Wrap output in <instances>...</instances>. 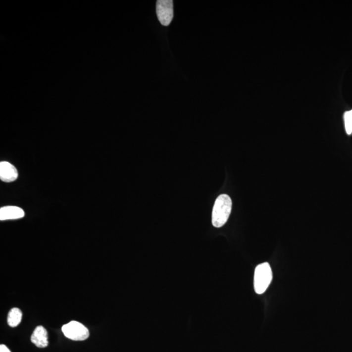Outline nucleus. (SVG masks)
<instances>
[{"label":"nucleus","instance_id":"nucleus-1","mask_svg":"<svg viewBox=\"0 0 352 352\" xmlns=\"http://www.w3.org/2000/svg\"><path fill=\"white\" fill-rule=\"evenodd\" d=\"M232 206L229 196L222 194L217 197L212 213V223L215 227L221 228L226 224L231 213Z\"/></svg>","mask_w":352,"mask_h":352},{"label":"nucleus","instance_id":"nucleus-2","mask_svg":"<svg viewBox=\"0 0 352 352\" xmlns=\"http://www.w3.org/2000/svg\"><path fill=\"white\" fill-rule=\"evenodd\" d=\"M273 279V273L268 263L258 265L255 269L254 285L255 292L262 294L266 291Z\"/></svg>","mask_w":352,"mask_h":352},{"label":"nucleus","instance_id":"nucleus-3","mask_svg":"<svg viewBox=\"0 0 352 352\" xmlns=\"http://www.w3.org/2000/svg\"><path fill=\"white\" fill-rule=\"evenodd\" d=\"M61 329L65 336L73 341H84L87 339L90 335L87 327L76 321H72L64 325Z\"/></svg>","mask_w":352,"mask_h":352},{"label":"nucleus","instance_id":"nucleus-4","mask_svg":"<svg viewBox=\"0 0 352 352\" xmlns=\"http://www.w3.org/2000/svg\"><path fill=\"white\" fill-rule=\"evenodd\" d=\"M156 14L162 25L169 26L174 17V6L172 0H158L156 2Z\"/></svg>","mask_w":352,"mask_h":352},{"label":"nucleus","instance_id":"nucleus-5","mask_svg":"<svg viewBox=\"0 0 352 352\" xmlns=\"http://www.w3.org/2000/svg\"><path fill=\"white\" fill-rule=\"evenodd\" d=\"M16 168L10 162L3 161L0 163V179L4 182H13L18 178Z\"/></svg>","mask_w":352,"mask_h":352},{"label":"nucleus","instance_id":"nucleus-6","mask_svg":"<svg viewBox=\"0 0 352 352\" xmlns=\"http://www.w3.org/2000/svg\"><path fill=\"white\" fill-rule=\"evenodd\" d=\"M25 215L24 210L16 206H5L0 209V220H16L22 219Z\"/></svg>","mask_w":352,"mask_h":352},{"label":"nucleus","instance_id":"nucleus-7","mask_svg":"<svg viewBox=\"0 0 352 352\" xmlns=\"http://www.w3.org/2000/svg\"><path fill=\"white\" fill-rule=\"evenodd\" d=\"M31 341L37 347L45 348L48 346V336L46 329L43 326H38L35 329L31 336Z\"/></svg>","mask_w":352,"mask_h":352},{"label":"nucleus","instance_id":"nucleus-8","mask_svg":"<svg viewBox=\"0 0 352 352\" xmlns=\"http://www.w3.org/2000/svg\"><path fill=\"white\" fill-rule=\"evenodd\" d=\"M22 318V313L21 310L18 308H12L7 317V322L9 326L11 327H15L21 322Z\"/></svg>","mask_w":352,"mask_h":352},{"label":"nucleus","instance_id":"nucleus-9","mask_svg":"<svg viewBox=\"0 0 352 352\" xmlns=\"http://www.w3.org/2000/svg\"><path fill=\"white\" fill-rule=\"evenodd\" d=\"M345 130L348 135L352 133V110L346 112L344 114Z\"/></svg>","mask_w":352,"mask_h":352},{"label":"nucleus","instance_id":"nucleus-10","mask_svg":"<svg viewBox=\"0 0 352 352\" xmlns=\"http://www.w3.org/2000/svg\"><path fill=\"white\" fill-rule=\"evenodd\" d=\"M0 352H11L5 345H0Z\"/></svg>","mask_w":352,"mask_h":352}]
</instances>
